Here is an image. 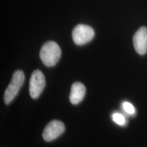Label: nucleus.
I'll return each mask as SVG.
<instances>
[{"label":"nucleus","mask_w":147,"mask_h":147,"mask_svg":"<svg viewBox=\"0 0 147 147\" xmlns=\"http://www.w3.org/2000/svg\"><path fill=\"white\" fill-rule=\"evenodd\" d=\"M112 117H113V120L114 121V122L119 125H124L125 123V118L123 115H121L120 113H114Z\"/></svg>","instance_id":"obj_8"},{"label":"nucleus","mask_w":147,"mask_h":147,"mask_svg":"<svg viewBox=\"0 0 147 147\" xmlns=\"http://www.w3.org/2000/svg\"><path fill=\"white\" fill-rule=\"evenodd\" d=\"M86 93V88L81 82H74L71 87L69 101L74 105H76L83 100Z\"/></svg>","instance_id":"obj_7"},{"label":"nucleus","mask_w":147,"mask_h":147,"mask_svg":"<svg viewBox=\"0 0 147 147\" xmlns=\"http://www.w3.org/2000/svg\"><path fill=\"white\" fill-rule=\"evenodd\" d=\"M134 49L139 55H145L147 52V27H141L133 37Z\"/></svg>","instance_id":"obj_6"},{"label":"nucleus","mask_w":147,"mask_h":147,"mask_svg":"<svg viewBox=\"0 0 147 147\" xmlns=\"http://www.w3.org/2000/svg\"><path fill=\"white\" fill-rule=\"evenodd\" d=\"M65 131V125L61 121L58 120L51 121L47 126L42 134L45 141L51 142L61 135Z\"/></svg>","instance_id":"obj_5"},{"label":"nucleus","mask_w":147,"mask_h":147,"mask_svg":"<svg viewBox=\"0 0 147 147\" xmlns=\"http://www.w3.org/2000/svg\"><path fill=\"white\" fill-rule=\"evenodd\" d=\"M123 108L127 113L129 114V115H134L136 113L134 106L132 105L131 103L128 102H124L123 103Z\"/></svg>","instance_id":"obj_9"},{"label":"nucleus","mask_w":147,"mask_h":147,"mask_svg":"<svg viewBox=\"0 0 147 147\" xmlns=\"http://www.w3.org/2000/svg\"><path fill=\"white\" fill-rule=\"evenodd\" d=\"M25 81V74L22 70H16L12 75V80L4 93V102L9 104L14 100Z\"/></svg>","instance_id":"obj_2"},{"label":"nucleus","mask_w":147,"mask_h":147,"mask_svg":"<svg viewBox=\"0 0 147 147\" xmlns=\"http://www.w3.org/2000/svg\"><path fill=\"white\" fill-rule=\"evenodd\" d=\"M46 86L45 77L41 71L36 69L32 73L29 81V93L33 99L40 96Z\"/></svg>","instance_id":"obj_4"},{"label":"nucleus","mask_w":147,"mask_h":147,"mask_svg":"<svg viewBox=\"0 0 147 147\" xmlns=\"http://www.w3.org/2000/svg\"><path fill=\"white\" fill-rule=\"evenodd\" d=\"M61 55V51L57 44L49 41L42 46L40 52V57L42 63L47 67H53L57 63Z\"/></svg>","instance_id":"obj_1"},{"label":"nucleus","mask_w":147,"mask_h":147,"mask_svg":"<svg viewBox=\"0 0 147 147\" xmlns=\"http://www.w3.org/2000/svg\"><path fill=\"white\" fill-rule=\"evenodd\" d=\"M95 36L93 29L89 25L80 24L72 31V39L77 45H83L91 41Z\"/></svg>","instance_id":"obj_3"}]
</instances>
